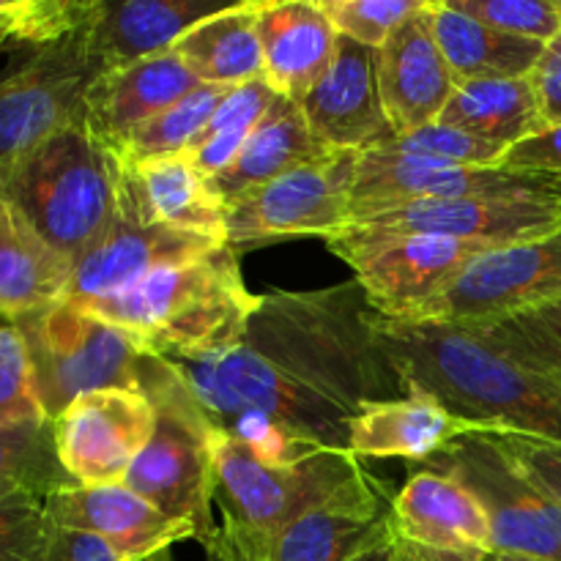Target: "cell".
Returning <instances> with one entry per match:
<instances>
[{"label": "cell", "mask_w": 561, "mask_h": 561, "mask_svg": "<svg viewBox=\"0 0 561 561\" xmlns=\"http://www.w3.org/2000/svg\"><path fill=\"white\" fill-rule=\"evenodd\" d=\"M222 244L225 241L201 233H184L159 225H135L121 217L85 255L77 257L64 299L88 305L121 294L159 268L201 257Z\"/></svg>", "instance_id": "cell-20"}, {"label": "cell", "mask_w": 561, "mask_h": 561, "mask_svg": "<svg viewBox=\"0 0 561 561\" xmlns=\"http://www.w3.org/2000/svg\"><path fill=\"white\" fill-rule=\"evenodd\" d=\"M356 164V151H334L247 192L228 206V247L247 252L294 236L323 241L343 230L351 222Z\"/></svg>", "instance_id": "cell-11"}, {"label": "cell", "mask_w": 561, "mask_h": 561, "mask_svg": "<svg viewBox=\"0 0 561 561\" xmlns=\"http://www.w3.org/2000/svg\"><path fill=\"white\" fill-rule=\"evenodd\" d=\"M493 433V431H491ZM496 442L510 453V458L553 499L561 507V447L542 438L520 436V433H493Z\"/></svg>", "instance_id": "cell-41"}, {"label": "cell", "mask_w": 561, "mask_h": 561, "mask_svg": "<svg viewBox=\"0 0 561 561\" xmlns=\"http://www.w3.org/2000/svg\"><path fill=\"white\" fill-rule=\"evenodd\" d=\"M354 561H411V559L405 557V553L400 551L392 540H389V531H387V535H383L376 546H370L367 551H362Z\"/></svg>", "instance_id": "cell-45"}, {"label": "cell", "mask_w": 561, "mask_h": 561, "mask_svg": "<svg viewBox=\"0 0 561 561\" xmlns=\"http://www.w3.org/2000/svg\"><path fill=\"white\" fill-rule=\"evenodd\" d=\"M230 91H233V88L201 85L197 91H192L190 96L175 102L173 107L159 113L157 118L142 124L140 129L124 142L121 157H124L126 162H140V159L186 153L192 142L201 137V131L206 129V124L211 121V115L217 113L219 104L228 99Z\"/></svg>", "instance_id": "cell-34"}, {"label": "cell", "mask_w": 561, "mask_h": 561, "mask_svg": "<svg viewBox=\"0 0 561 561\" xmlns=\"http://www.w3.org/2000/svg\"><path fill=\"white\" fill-rule=\"evenodd\" d=\"M53 531L44 499L31 493L0 499V561H47Z\"/></svg>", "instance_id": "cell-38"}, {"label": "cell", "mask_w": 561, "mask_h": 561, "mask_svg": "<svg viewBox=\"0 0 561 561\" xmlns=\"http://www.w3.org/2000/svg\"><path fill=\"white\" fill-rule=\"evenodd\" d=\"M55 526L96 535L126 561H146L181 540H195L181 520L159 513L126 485H66L44 499Z\"/></svg>", "instance_id": "cell-19"}, {"label": "cell", "mask_w": 561, "mask_h": 561, "mask_svg": "<svg viewBox=\"0 0 561 561\" xmlns=\"http://www.w3.org/2000/svg\"><path fill=\"white\" fill-rule=\"evenodd\" d=\"M329 153L334 151L323 146L316 131L310 129L301 104L277 96L266 118L255 126L244 148L236 153L233 162L208 181H211V190L217 192V197L228 208L230 203L244 197L247 192L257 190V186L268 184V181L279 179V175L290 173L301 164L327 159Z\"/></svg>", "instance_id": "cell-26"}, {"label": "cell", "mask_w": 561, "mask_h": 561, "mask_svg": "<svg viewBox=\"0 0 561 561\" xmlns=\"http://www.w3.org/2000/svg\"><path fill=\"white\" fill-rule=\"evenodd\" d=\"M214 471V504L222 518L217 542L206 553L222 561H261L279 531L301 515L345 499L389 493L354 453L321 449L294 463H268L217 425Z\"/></svg>", "instance_id": "cell-3"}, {"label": "cell", "mask_w": 561, "mask_h": 561, "mask_svg": "<svg viewBox=\"0 0 561 561\" xmlns=\"http://www.w3.org/2000/svg\"><path fill=\"white\" fill-rule=\"evenodd\" d=\"M327 247L354 268L373 310L387 321H416L458 274L493 244L442 236H381L345 225Z\"/></svg>", "instance_id": "cell-9"}, {"label": "cell", "mask_w": 561, "mask_h": 561, "mask_svg": "<svg viewBox=\"0 0 561 561\" xmlns=\"http://www.w3.org/2000/svg\"><path fill=\"white\" fill-rule=\"evenodd\" d=\"M222 0H99L91 25V47L104 69H124L137 60L170 53L208 16L230 9Z\"/></svg>", "instance_id": "cell-25"}, {"label": "cell", "mask_w": 561, "mask_h": 561, "mask_svg": "<svg viewBox=\"0 0 561 561\" xmlns=\"http://www.w3.org/2000/svg\"><path fill=\"white\" fill-rule=\"evenodd\" d=\"M9 9H11V0H9ZM9 9L0 14V47H3V42H11V33H9Z\"/></svg>", "instance_id": "cell-46"}, {"label": "cell", "mask_w": 561, "mask_h": 561, "mask_svg": "<svg viewBox=\"0 0 561 561\" xmlns=\"http://www.w3.org/2000/svg\"><path fill=\"white\" fill-rule=\"evenodd\" d=\"M561 197V179L507 168H463L392 151H362L356 164L351 222L420 201L458 197ZM348 222V225H351Z\"/></svg>", "instance_id": "cell-13"}, {"label": "cell", "mask_w": 561, "mask_h": 561, "mask_svg": "<svg viewBox=\"0 0 561 561\" xmlns=\"http://www.w3.org/2000/svg\"><path fill=\"white\" fill-rule=\"evenodd\" d=\"M121 186L124 157L85 121L0 164V197L71 263L121 219Z\"/></svg>", "instance_id": "cell-5"}, {"label": "cell", "mask_w": 561, "mask_h": 561, "mask_svg": "<svg viewBox=\"0 0 561 561\" xmlns=\"http://www.w3.org/2000/svg\"><path fill=\"white\" fill-rule=\"evenodd\" d=\"M153 427L157 405L142 387L88 392L53 420L58 460L77 485H124Z\"/></svg>", "instance_id": "cell-14"}, {"label": "cell", "mask_w": 561, "mask_h": 561, "mask_svg": "<svg viewBox=\"0 0 561 561\" xmlns=\"http://www.w3.org/2000/svg\"><path fill=\"white\" fill-rule=\"evenodd\" d=\"M455 77L433 31L431 5L405 16L378 47V88L394 137L436 124L455 93Z\"/></svg>", "instance_id": "cell-18"}, {"label": "cell", "mask_w": 561, "mask_h": 561, "mask_svg": "<svg viewBox=\"0 0 561 561\" xmlns=\"http://www.w3.org/2000/svg\"><path fill=\"white\" fill-rule=\"evenodd\" d=\"M389 502L392 493H376L312 510L279 531L261 561H354L387 535Z\"/></svg>", "instance_id": "cell-27"}, {"label": "cell", "mask_w": 561, "mask_h": 561, "mask_svg": "<svg viewBox=\"0 0 561 561\" xmlns=\"http://www.w3.org/2000/svg\"><path fill=\"white\" fill-rule=\"evenodd\" d=\"M491 561H542V559H531V557H520V553H493Z\"/></svg>", "instance_id": "cell-47"}, {"label": "cell", "mask_w": 561, "mask_h": 561, "mask_svg": "<svg viewBox=\"0 0 561 561\" xmlns=\"http://www.w3.org/2000/svg\"><path fill=\"white\" fill-rule=\"evenodd\" d=\"M91 25L31 49L20 66L0 75V164L85 121L88 88L107 71L91 47Z\"/></svg>", "instance_id": "cell-10"}, {"label": "cell", "mask_w": 561, "mask_h": 561, "mask_svg": "<svg viewBox=\"0 0 561 561\" xmlns=\"http://www.w3.org/2000/svg\"><path fill=\"white\" fill-rule=\"evenodd\" d=\"M208 561H219L217 557H214V553H208Z\"/></svg>", "instance_id": "cell-49"}, {"label": "cell", "mask_w": 561, "mask_h": 561, "mask_svg": "<svg viewBox=\"0 0 561 561\" xmlns=\"http://www.w3.org/2000/svg\"><path fill=\"white\" fill-rule=\"evenodd\" d=\"M257 5L244 0L192 27L175 53L203 85L236 88L263 77V49L257 36Z\"/></svg>", "instance_id": "cell-30"}, {"label": "cell", "mask_w": 561, "mask_h": 561, "mask_svg": "<svg viewBox=\"0 0 561 561\" xmlns=\"http://www.w3.org/2000/svg\"><path fill=\"white\" fill-rule=\"evenodd\" d=\"M524 365L561 378V299L485 323H463Z\"/></svg>", "instance_id": "cell-35"}, {"label": "cell", "mask_w": 561, "mask_h": 561, "mask_svg": "<svg viewBox=\"0 0 561 561\" xmlns=\"http://www.w3.org/2000/svg\"><path fill=\"white\" fill-rule=\"evenodd\" d=\"M257 36L263 80L277 96L301 102L329 69L337 49V27L312 0H261Z\"/></svg>", "instance_id": "cell-23"}, {"label": "cell", "mask_w": 561, "mask_h": 561, "mask_svg": "<svg viewBox=\"0 0 561 561\" xmlns=\"http://www.w3.org/2000/svg\"><path fill=\"white\" fill-rule=\"evenodd\" d=\"M121 217L135 225L201 233L208 239H225L228 208L211 190L208 175L192 162L190 153L175 157L124 159V186H121Z\"/></svg>", "instance_id": "cell-21"}, {"label": "cell", "mask_w": 561, "mask_h": 561, "mask_svg": "<svg viewBox=\"0 0 561 561\" xmlns=\"http://www.w3.org/2000/svg\"><path fill=\"white\" fill-rule=\"evenodd\" d=\"M75 485L58 460L53 420H25L0 425V499L49 493Z\"/></svg>", "instance_id": "cell-32"}, {"label": "cell", "mask_w": 561, "mask_h": 561, "mask_svg": "<svg viewBox=\"0 0 561 561\" xmlns=\"http://www.w3.org/2000/svg\"><path fill=\"white\" fill-rule=\"evenodd\" d=\"M140 387L157 405V427L124 485L168 518L190 526L208 551L219 535L214 520V422L162 356H148Z\"/></svg>", "instance_id": "cell-6"}, {"label": "cell", "mask_w": 561, "mask_h": 561, "mask_svg": "<svg viewBox=\"0 0 561 561\" xmlns=\"http://www.w3.org/2000/svg\"><path fill=\"white\" fill-rule=\"evenodd\" d=\"M455 11L513 36L551 44L561 31V0H447Z\"/></svg>", "instance_id": "cell-37"}, {"label": "cell", "mask_w": 561, "mask_h": 561, "mask_svg": "<svg viewBox=\"0 0 561 561\" xmlns=\"http://www.w3.org/2000/svg\"><path fill=\"white\" fill-rule=\"evenodd\" d=\"M405 398L373 403L348 425V449L356 458H403L427 463L460 436L485 427L460 420L433 394L405 389Z\"/></svg>", "instance_id": "cell-24"}, {"label": "cell", "mask_w": 561, "mask_h": 561, "mask_svg": "<svg viewBox=\"0 0 561 561\" xmlns=\"http://www.w3.org/2000/svg\"><path fill=\"white\" fill-rule=\"evenodd\" d=\"M499 168L524 170V173H546L561 179V124L546 126L542 131L510 148Z\"/></svg>", "instance_id": "cell-42"}, {"label": "cell", "mask_w": 561, "mask_h": 561, "mask_svg": "<svg viewBox=\"0 0 561 561\" xmlns=\"http://www.w3.org/2000/svg\"><path fill=\"white\" fill-rule=\"evenodd\" d=\"M75 263L55 252L31 222L0 197V310L5 321L60 301Z\"/></svg>", "instance_id": "cell-28"}, {"label": "cell", "mask_w": 561, "mask_h": 561, "mask_svg": "<svg viewBox=\"0 0 561 561\" xmlns=\"http://www.w3.org/2000/svg\"><path fill=\"white\" fill-rule=\"evenodd\" d=\"M80 307L129 332L151 356L192 359L239 343L261 296L244 285L239 252L222 244Z\"/></svg>", "instance_id": "cell-4"}, {"label": "cell", "mask_w": 561, "mask_h": 561, "mask_svg": "<svg viewBox=\"0 0 561 561\" xmlns=\"http://www.w3.org/2000/svg\"><path fill=\"white\" fill-rule=\"evenodd\" d=\"M47 561H126L121 559L102 537L88 535V531L64 529L55 526L53 542H49Z\"/></svg>", "instance_id": "cell-44"}, {"label": "cell", "mask_w": 561, "mask_h": 561, "mask_svg": "<svg viewBox=\"0 0 561 561\" xmlns=\"http://www.w3.org/2000/svg\"><path fill=\"white\" fill-rule=\"evenodd\" d=\"M376 151H392L442 164H463V168H496V164H502L507 148L436 121V124L422 126L411 135L394 137L389 146L376 148Z\"/></svg>", "instance_id": "cell-36"}, {"label": "cell", "mask_w": 561, "mask_h": 561, "mask_svg": "<svg viewBox=\"0 0 561 561\" xmlns=\"http://www.w3.org/2000/svg\"><path fill=\"white\" fill-rule=\"evenodd\" d=\"M0 318H3V310H0Z\"/></svg>", "instance_id": "cell-50"}, {"label": "cell", "mask_w": 561, "mask_h": 561, "mask_svg": "<svg viewBox=\"0 0 561 561\" xmlns=\"http://www.w3.org/2000/svg\"><path fill=\"white\" fill-rule=\"evenodd\" d=\"M425 0H321V9L337 27L340 36L378 49L394 27L420 11Z\"/></svg>", "instance_id": "cell-39"}, {"label": "cell", "mask_w": 561, "mask_h": 561, "mask_svg": "<svg viewBox=\"0 0 561 561\" xmlns=\"http://www.w3.org/2000/svg\"><path fill=\"white\" fill-rule=\"evenodd\" d=\"M351 228L381 236H442V239L482 241L504 247L537 239L561 228V197H458L420 201L373 217L356 219Z\"/></svg>", "instance_id": "cell-16"}, {"label": "cell", "mask_w": 561, "mask_h": 561, "mask_svg": "<svg viewBox=\"0 0 561 561\" xmlns=\"http://www.w3.org/2000/svg\"><path fill=\"white\" fill-rule=\"evenodd\" d=\"M531 85L540 99L542 118L548 126L561 124V31L551 44H546L540 64L531 71Z\"/></svg>", "instance_id": "cell-43"}, {"label": "cell", "mask_w": 561, "mask_h": 561, "mask_svg": "<svg viewBox=\"0 0 561 561\" xmlns=\"http://www.w3.org/2000/svg\"><path fill=\"white\" fill-rule=\"evenodd\" d=\"M11 327L25 340L47 420L88 392L140 387L151 356L129 332L66 299L25 312Z\"/></svg>", "instance_id": "cell-7"}, {"label": "cell", "mask_w": 561, "mask_h": 561, "mask_svg": "<svg viewBox=\"0 0 561 561\" xmlns=\"http://www.w3.org/2000/svg\"><path fill=\"white\" fill-rule=\"evenodd\" d=\"M274 102H277V93H274V88L263 77L244 82V85H236L228 93V99L219 104L217 113L211 115L201 137L186 151L192 162L208 179L222 173L233 162L236 153L244 148V142L250 140L255 126L266 118Z\"/></svg>", "instance_id": "cell-33"}, {"label": "cell", "mask_w": 561, "mask_h": 561, "mask_svg": "<svg viewBox=\"0 0 561 561\" xmlns=\"http://www.w3.org/2000/svg\"><path fill=\"white\" fill-rule=\"evenodd\" d=\"M561 299V228L477 255L409 323H485Z\"/></svg>", "instance_id": "cell-12"}, {"label": "cell", "mask_w": 561, "mask_h": 561, "mask_svg": "<svg viewBox=\"0 0 561 561\" xmlns=\"http://www.w3.org/2000/svg\"><path fill=\"white\" fill-rule=\"evenodd\" d=\"M442 53L453 69L455 82L471 80H520L531 77L546 44L513 36L499 27L455 11L447 0H427Z\"/></svg>", "instance_id": "cell-29"}, {"label": "cell", "mask_w": 561, "mask_h": 561, "mask_svg": "<svg viewBox=\"0 0 561 561\" xmlns=\"http://www.w3.org/2000/svg\"><path fill=\"white\" fill-rule=\"evenodd\" d=\"M201 85L203 82L186 69L175 49L137 60L124 69H110L88 88L85 126L99 140L121 151L142 124Z\"/></svg>", "instance_id": "cell-22"}, {"label": "cell", "mask_w": 561, "mask_h": 561, "mask_svg": "<svg viewBox=\"0 0 561 561\" xmlns=\"http://www.w3.org/2000/svg\"><path fill=\"white\" fill-rule=\"evenodd\" d=\"M389 540L411 561H488L493 557L485 510L453 477L422 469L387 510Z\"/></svg>", "instance_id": "cell-15"}, {"label": "cell", "mask_w": 561, "mask_h": 561, "mask_svg": "<svg viewBox=\"0 0 561 561\" xmlns=\"http://www.w3.org/2000/svg\"><path fill=\"white\" fill-rule=\"evenodd\" d=\"M146 561H173V557H170V551H162V553H157V557H151Z\"/></svg>", "instance_id": "cell-48"}, {"label": "cell", "mask_w": 561, "mask_h": 561, "mask_svg": "<svg viewBox=\"0 0 561 561\" xmlns=\"http://www.w3.org/2000/svg\"><path fill=\"white\" fill-rule=\"evenodd\" d=\"M47 420L36 394L25 340L11 323L0 327V425Z\"/></svg>", "instance_id": "cell-40"}, {"label": "cell", "mask_w": 561, "mask_h": 561, "mask_svg": "<svg viewBox=\"0 0 561 561\" xmlns=\"http://www.w3.org/2000/svg\"><path fill=\"white\" fill-rule=\"evenodd\" d=\"M318 140L332 151H376L394 140L378 88V49L340 36L321 80L301 99Z\"/></svg>", "instance_id": "cell-17"}, {"label": "cell", "mask_w": 561, "mask_h": 561, "mask_svg": "<svg viewBox=\"0 0 561 561\" xmlns=\"http://www.w3.org/2000/svg\"><path fill=\"white\" fill-rule=\"evenodd\" d=\"M383 348L405 389L433 394L460 420L561 447V378L524 365L463 323L381 318Z\"/></svg>", "instance_id": "cell-2"}, {"label": "cell", "mask_w": 561, "mask_h": 561, "mask_svg": "<svg viewBox=\"0 0 561 561\" xmlns=\"http://www.w3.org/2000/svg\"><path fill=\"white\" fill-rule=\"evenodd\" d=\"M378 323L381 316L356 279L272 290L261 296L239 343L168 362L217 427L261 416L307 453H351V422L367 405L409 394Z\"/></svg>", "instance_id": "cell-1"}, {"label": "cell", "mask_w": 561, "mask_h": 561, "mask_svg": "<svg viewBox=\"0 0 561 561\" xmlns=\"http://www.w3.org/2000/svg\"><path fill=\"white\" fill-rule=\"evenodd\" d=\"M438 124L469 131L507 151L548 126L529 77L458 82Z\"/></svg>", "instance_id": "cell-31"}, {"label": "cell", "mask_w": 561, "mask_h": 561, "mask_svg": "<svg viewBox=\"0 0 561 561\" xmlns=\"http://www.w3.org/2000/svg\"><path fill=\"white\" fill-rule=\"evenodd\" d=\"M453 477L485 510L493 553L561 561V507L510 458L491 431H474L427 460Z\"/></svg>", "instance_id": "cell-8"}]
</instances>
